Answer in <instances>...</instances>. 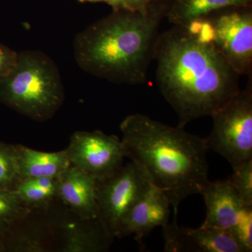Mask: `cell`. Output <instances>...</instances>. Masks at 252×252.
Wrapping results in <instances>:
<instances>
[{"mask_svg": "<svg viewBox=\"0 0 252 252\" xmlns=\"http://www.w3.org/2000/svg\"><path fill=\"white\" fill-rule=\"evenodd\" d=\"M155 59L159 90L178 116V127L211 117L240 90V75L214 45L204 18L161 33Z\"/></svg>", "mask_w": 252, "mask_h": 252, "instance_id": "1", "label": "cell"}, {"mask_svg": "<svg viewBox=\"0 0 252 252\" xmlns=\"http://www.w3.org/2000/svg\"><path fill=\"white\" fill-rule=\"evenodd\" d=\"M170 2L154 0L146 12L114 10L80 32L74 40L79 67L116 84L145 83Z\"/></svg>", "mask_w": 252, "mask_h": 252, "instance_id": "2", "label": "cell"}, {"mask_svg": "<svg viewBox=\"0 0 252 252\" xmlns=\"http://www.w3.org/2000/svg\"><path fill=\"white\" fill-rule=\"evenodd\" d=\"M120 129L126 157L143 167L177 216L181 203L210 181L205 138L141 114L126 117Z\"/></svg>", "mask_w": 252, "mask_h": 252, "instance_id": "3", "label": "cell"}, {"mask_svg": "<svg viewBox=\"0 0 252 252\" xmlns=\"http://www.w3.org/2000/svg\"><path fill=\"white\" fill-rule=\"evenodd\" d=\"M64 89L59 68L37 51L18 53L17 63L0 83V101L37 122L53 117L62 105Z\"/></svg>", "mask_w": 252, "mask_h": 252, "instance_id": "4", "label": "cell"}, {"mask_svg": "<svg viewBox=\"0 0 252 252\" xmlns=\"http://www.w3.org/2000/svg\"><path fill=\"white\" fill-rule=\"evenodd\" d=\"M213 128L205 145L225 158L232 169L252 159V77L246 89L212 114Z\"/></svg>", "mask_w": 252, "mask_h": 252, "instance_id": "5", "label": "cell"}, {"mask_svg": "<svg viewBox=\"0 0 252 252\" xmlns=\"http://www.w3.org/2000/svg\"><path fill=\"white\" fill-rule=\"evenodd\" d=\"M251 6H230L203 17L210 27L212 41L239 75L252 74Z\"/></svg>", "mask_w": 252, "mask_h": 252, "instance_id": "6", "label": "cell"}, {"mask_svg": "<svg viewBox=\"0 0 252 252\" xmlns=\"http://www.w3.org/2000/svg\"><path fill=\"white\" fill-rule=\"evenodd\" d=\"M152 185L146 170L132 160L108 178L97 181V216L113 238L123 218Z\"/></svg>", "mask_w": 252, "mask_h": 252, "instance_id": "7", "label": "cell"}, {"mask_svg": "<svg viewBox=\"0 0 252 252\" xmlns=\"http://www.w3.org/2000/svg\"><path fill=\"white\" fill-rule=\"evenodd\" d=\"M65 151L71 165L97 181L116 173L124 165L126 157L122 140L99 130L74 132Z\"/></svg>", "mask_w": 252, "mask_h": 252, "instance_id": "8", "label": "cell"}, {"mask_svg": "<svg viewBox=\"0 0 252 252\" xmlns=\"http://www.w3.org/2000/svg\"><path fill=\"white\" fill-rule=\"evenodd\" d=\"M174 215L172 222L162 226L164 252H246L230 230L203 226L181 227Z\"/></svg>", "mask_w": 252, "mask_h": 252, "instance_id": "9", "label": "cell"}, {"mask_svg": "<svg viewBox=\"0 0 252 252\" xmlns=\"http://www.w3.org/2000/svg\"><path fill=\"white\" fill-rule=\"evenodd\" d=\"M171 203L162 189L153 185L123 218L115 238L135 235L143 248V240L157 227L170 222Z\"/></svg>", "mask_w": 252, "mask_h": 252, "instance_id": "10", "label": "cell"}, {"mask_svg": "<svg viewBox=\"0 0 252 252\" xmlns=\"http://www.w3.org/2000/svg\"><path fill=\"white\" fill-rule=\"evenodd\" d=\"M200 195L206 206L203 226L231 229L252 207L244 203L228 180L209 181Z\"/></svg>", "mask_w": 252, "mask_h": 252, "instance_id": "11", "label": "cell"}, {"mask_svg": "<svg viewBox=\"0 0 252 252\" xmlns=\"http://www.w3.org/2000/svg\"><path fill=\"white\" fill-rule=\"evenodd\" d=\"M97 180L71 165L58 178L57 197L82 220H96Z\"/></svg>", "mask_w": 252, "mask_h": 252, "instance_id": "12", "label": "cell"}, {"mask_svg": "<svg viewBox=\"0 0 252 252\" xmlns=\"http://www.w3.org/2000/svg\"><path fill=\"white\" fill-rule=\"evenodd\" d=\"M19 180L33 178H59L70 166L65 150L44 152L16 145Z\"/></svg>", "mask_w": 252, "mask_h": 252, "instance_id": "13", "label": "cell"}, {"mask_svg": "<svg viewBox=\"0 0 252 252\" xmlns=\"http://www.w3.org/2000/svg\"><path fill=\"white\" fill-rule=\"evenodd\" d=\"M114 238L98 220H86L85 224L66 228L63 252H99L109 250Z\"/></svg>", "mask_w": 252, "mask_h": 252, "instance_id": "14", "label": "cell"}, {"mask_svg": "<svg viewBox=\"0 0 252 252\" xmlns=\"http://www.w3.org/2000/svg\"><path fill=\"white\" fill-rule=\"evenodd\" d=\"M252 0H172L167 18L173 25L184 26L213 11L230 6H251Z\"/></svg>", "mask_w": 252, "mask_h": 252, "instance_id": "15", "label": "cell"}, {"mask_svg": "<svg viewBox=\"0 0 252 252\" xmlns=\"http://www.w3.org/2000/svg\"><path fill=\"white\" fill-rule=\"evenodd\" d=\"M58 178L25 179L18 181L12 191L25 205L41 207L57 197Z\"/></svg>", "mask_w": 252, "mask_h": 252, "instance_id": "16", "label": "cell"}, {"mask_svg": "<svg viewBox=\"0 0 252 252\" xmlns=\"http://www.w3.org/2000/svg\"><path fill=\"white\" fill-rule=\"evenodd\" d=\"M30 209L12 190H0V233L6 238L11 227L24 218Z\"/></svg>", "mask_w": 252, "mask_h": 252, "instance_id": "17", "label": "cell"}, {"mask_svg": "<svg viewBox=\"0 0 252 252\" xmlns=\"http://www.w3.org/2000/svg\"><path fill=\"white\" fill-rule=\"evenodd\" d=\"M18 181L16 145L0 142V190H12Z\"/></svg>", "mask_w": 252, "mask_h": 252, "instance_id": "18", "label": "cell"}, {"mask_svg": "<svg viewBox=\"0 0 252 252\" xmlns=\"http://www.w3.org/2000/svg\"><path fill=\"white\" fill-rule=\"evenodd\" d=\"M227 180L231 184L244 203L252 206V159L233 170Z\"/></svg>", "mask_w": 252, "mask_h": 252, "instance_id": "19", "label": "cell"}, {"mask_svg": "<svg viewBox=\"0 0 252 252\" xmlns=\"http://www.w3.org/2000/svg\"><path fill=\"white\" fill-rule=\"evenodd\" d=\"M230 230L246 252L252 251V207H249L238 224Z\"/></svg>", "mask_w": 252, "mask_h": 252, "instance_id": "20", "label": "cell"}, {"mask_svg": "<svg viewBox=\"0 0 252 252\" xmlns=\"http://www.w3.org/2000/svg\"><path fill=\"white\" fill-rule=\"evenodd\" d=\"M18 53L0 43V83L4 80L17 63Z\"/></svg>", "mask_w": 252, "mask_h": 252, "instance_id": "21", "label": "cell"}, {"mask_svg": "<svg viewBox=\"0 0 252 252\" xmlns=\"http://www.w3.org/2000/svg\"><path fill=\"white\" fill-rule=\"evenodd\" d=\"M127 9L146 12L154 0H125Z\"/></svg>", "mask_w": 252, "mask_h": 252, "instance_id": "22", "label": "cell"}, {"mask_svg": "<svg viewBox=\"0 0 252 252\" xmlns=\"http://www.w3.org/2000/svg\"><path fill=\"white\" fill-rule=\"evenodd\" d=\"M114 10L127 9L125 0H104Z\"/></svg>", "mask_w": 252, "mask_h": 252, "instance_id": "23", "label": "cell"}, {"mask_svg": "<svg viewBox=\"0 0 252 252\" xmlns=\"http://www.w3.org/2000/svg\"><path fill=\"white\" fill-rule=\"evenodd\" d=\"M6 250H7V245H6V236L0 233V252H5Z\"/></svg>", "mask_w": 252, "mask_h": 252, "instance_id": "24", "label": "cell"}, {"mask_svg": "<svg viewBox=\"0 0 252 252\" xmlns=\"http://www.w3.org/2000/svg\"><path fill=\"white\" fill-rule=\"evenodd\" d=\"M81 2H105L104 0H79Z\"/></svg>", "mask_w": 252, "mask_h": 252, "instance_id": "25", "label": "cell"}]
</instances>
